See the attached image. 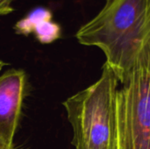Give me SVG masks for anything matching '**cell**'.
<instances>
[{"label": "cell", "instance_id": "6da1fadb", "mask_svg": "<svg viewBox=\"0 0 150 149\" xmlns=\"http://www.w3.org/2000/svg\"><path fill=\"white\" fill-rule=\"evenodd\" d=\"M82 45L100 48L105 63L124 84L150 43V0H105V6L76 33Z\"/></svg>", "mask_w": 150, "mask_h": 149}, {"label": "cell", "instance_id": "7a4b0ae2", "mask_svg": "<svg viewBox=\"0 0 150 149\" xmlns=\"http://www.w3.org/2000/svg\"><path fill=\"white\" fill-rule=\"evenodd\" d=\"M119 80L105 62L99 79L63 102L75 149H117Z\"/></svg>", "mask_w": 150, "mask_h": 149}, {"label": "cell", "instance_id": "3957f363", "mask_svg": "<svg viewBox=\"0 0 150 149\" xmlns=\"http://www.w3.org/2000/svg\"><path fill=\"white\" fill-rule=\"evenodd\" d=\"M117 149H150V43L117 95Z\"/></svg>", "mask_w": 150, "mask_h": 149}, {"label": "cell", "instance_id": "277c9868", "mask_svg": "<svg viewBox=\"0 0 150 149\" xmlns=\"http://www.w3.org/2000/svg\"><path fill=\"white\" fill-rule=\"evenodd\" d=\"M26 85L22 69H9L0 76V138L13 146Z\"/></svg>", "mask_w": 150, "mask_h": 149}, {"label": "cell", "instance_id": "5b68a950", "mask_svg": "<svg viewBox=\"0 0 150 149\" xmlns=\"http://www.w3.org/2000/svg\"><path fill=\"white\" fill-rule=\"evenodd\" d=\"M16 33L29 35L33 33L42 44H50L62 36L61 26L52 20V13L46 8H36L14 25Z\"/></svg>", "mask_w": 150, "mask_h": 149}, {"label": "cell", "instance_id": "8992f818", "mask_svg": "<svg viewBox=\"0 0 150 149\" xmlns=\"http://www.w3.org/2000/svg\"><path fill=\"white\" fill-rule=\"evenodd\" d=\"M13 0H0V16L7 15L14 11L11 6Z\"/></svg>", "mask_w": 150, "mask_h": 149}, {"label": "cell", "instance_id": "52a82bcc", "mask_svg": "<svg viewBox=\"0 0 150 149\" xmlns=\"http://www.w3.org/2000/svg\"><path fill=\"white\" fill-rule=\"evenodd\" d=\"M0 149H20L16 148L14 146H10L8 144H6L1 138H0Z\"/></svg>", "mask_w": 150, "mask_h": 149}, {"label": "cell", "instance_id": "ba28073f", "mask_svg": "<svg viewBox=\"0 0 150 149\" xmlns=\"http://www.w3.org/2000/svg\"><path fill=\"white\" fill-rule=\"evenodd\" d=\"M5 65H6V63H5V62H4L3 61H1V60H0V71L2 70V68H3L5 66Z\"/></svg>", "mask_w": 150, "mask_h": 149}]
</instances>
